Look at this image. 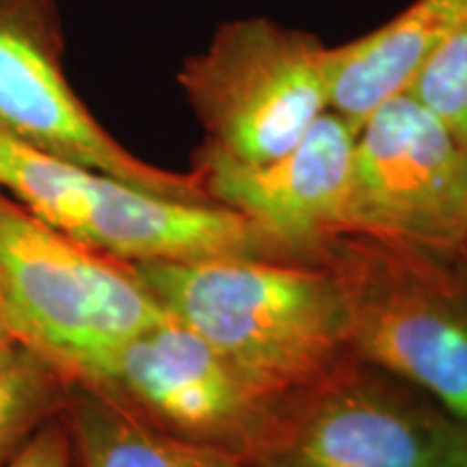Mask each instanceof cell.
Wrapping results in <instances>:
<instances>
[{
	"label": "cell",
	"instance_id": "cell-15",
	"mask_svg": "<svg viewBox=\"0 0 467 467\" xmlns=\"http://www.w3.org/2000/svg\"><path fill=\"white\" fill-rule=\"evenodd\" d=\"M5 467H76L72 440L63 413L42 426Z\"/></svg>",
	"mask_w": 467,
	"mask_h": 467
},
{
	"label": "cell",
	"instance_id": "cell-7",
	"mask_svg": "<svg viewBox=\"0 0 467 467\" xmlns=\"http://www.w3.org/2000/svg\"><path fill=\"white\" fill-rule=\"evenodd\" d=\"M167 433L210 443L251 467L277 411L200 334L167 317L115 348L87 381Z\"/></svg>",
	"mask_w": 467,
	"mask_h": 467
},
{
	"label": "cell",
	"instance_id": "cell-9",
	"mask_svg": "<svg viewBox=\"0 0 467 467\" xmlns=\"http://www.w3.org/2000/svg\"><path fill=\"white\" fill-rule=\"evenodd\" d=\"M459 429L340 368L282 402L251 467H448Z\"/></svg>",
	"mask_w": 467,
	"mask_h": 467
},
{
	"label": "cell",
	"instance_id": "cell-16",
	"mask_svg": "<svg viewBox=\"0 0 467 467\" xmlns=\"http://www.w3.org/2000/svg\"><path fill=\"white\" fill-rule=\"evenodd\" d=\"M20 348H22V344L17 342V337L11 334L7 327L0 323V366L7 364V361L14 358Z\"/></svg>",
	"mask_w": 467,
	"mask_h": 467
},
{
	"label": "cell",
	"instance_id": "cell-14",
	"mask_svg": "<svg viewBox=\"0 0 467 467\" xmlns=\"http://www.w3.org/2000/svg\"><path fill=\"white\" fill-rule=\"evenodd\" d=\"M467 150V25L441 42L405 91Z\"/></svg>",
	"mask_w": 467,
	"mask_h": 467
},
{
	"label": "cell",
	"instance_id": "cell-10",
	"mask_svg": "<svg viewBox=\"0 0 467 467\" xmlns=\"http://www.w3.org/2000/svg\"><path fill=\"white\" fill-rule=\"evenodd\" d=\"M355 134L327 110L277 159L247 165L195 154L191 171L214 206L249 219L285 251L314 249L344 230Z\"/></svg>",
	"mask_w": 467,
	"mask_h": 467
},
{
	"label": "cell",
	"instance_id": "cell-6",
	"mask_svg": "<svg viewBox=\"0 0 467 467\" xmlns=\"http://www.w3.org/2000/svg\"><path fill=\"white\" fill-rule=\"evenodd\" d=\"M0 132L156 195L213 203L192 171L143 161L80 100L66 74L57 0H0Z\"/></svg>",
	"mask_w": 467,
	"mask_h": 467
},
{
	"label": "cell",
	"instance_id": "cell-4",
	"mask_svg": "<svg viewBox=\"0 0 467 467\" xmlns=\"http://www.w3.org/2000/svg\"><path fill=\"white\" fill-rule=\"evenodd\" d=\"M327 50L268 17L221 25L175 74L203 128L197 156L255 165L295 148L329 110Z\"/></svg>",
	"mask_w": 467,
	"mask_h": 467
},
{
	"label": "cell",
	"instance_id": "cell-13",
	"mask_svg": "<svg viewBox=\"0 0 467 467\" xmlns=\"http://www.w3.org/2000/svg\"><path fill=\"white\" fill-rule=\"evenodd\" d=\"M69 377L48 358L22 347L0 366V467L66 409Z\"/></svg>",
	"mask_w": 467,
	"mask_h": 467
},
{
	"label": "cell",
	"instance_id": "cell-5",
	"mask_svg": "<svg viewBox=\"0 0 467 467\" xmlns=\"http://www.w3.org/2000/svg\"><path fill=\"white\" fill-rule=\"evenodd\" d=\"M342 232L435 254L467 247V150L409 93L355 134Z\"/></svg>",
	"mask_w": 467,
	"mask_h": 467
},
{
	"label": "cell",
	"instance_id": "cell-1",
	"mask_svg": "<svg viewBox=\"0 0 467 467\" xmlns=\"http://www.w3.org/2000/svg\"><path fill=\"white\" fill-rule=\"evenodd\" d=\"M130 265L169 317L200 334L273 405L323 383L353 350L347 296L331 266L282 258Z\"/></svg>",
	"mask_w": 467,
	"mask_h": 467
},
{
	"label": "cell",
	"instance_id": "cell-2",
	"mask_svg": "<svg viewBox=\"0 0 467 467\" xmlns=\"http://www.w3.org/2000/svg\"><path fill=\"white\" fill-rule=\"evenodd\" d=\"M165 317L130 262L76 241L0 189V323L22 347L87 381Z\"/></svg>",
	"mask_w": 467,
	"mask_h": 467
},
{
	"label": "cell",
	"instance_id": "cell-17",
	"mask_svg": "<svg viewBox=\"0 0 467 467\" xmlns=\"http://www.w3.org/2000/svg\"><path fill=\"white\" fill-rule=\"evenodd\" d=\"M448 467H467V422H461L457 443H454V451Z\"/></svg>",
	"mask_w": 467,
	"mask_h": 467
},
{
	"label": "cell",
	"instance_id": "cell-3",
	"mask_svg": "<svg viewBox=\"0 0 467 467\" xmlns=\"http://www.w3.org/2000/svg\"><path fill=\"white\" fill-rule=\"evenodd\" d=\"M0 189L76 241L124 262L282 258L268 234L234 210L173 200L58 159L0 132Z\"/></svg>",
	"mask_w": 467,
	"mask_h": 467
},
{
	"label": "cell",
	"instance_id": "cell-11",
	"mask_svg": "<svg viewBox=\"0 0 467 467\" xmlns=\"http://www.w3.org/2000/svg\"><path fill=\"white\" fill-rule=\"evenodd\" d=\"M467 25V0H413L375 31L327 50L329 110L358 132L409 89L433 52Z\"/></svg>",
	"mask_w": 467,
	"mask_h": 467
},
{
	"label": "cell",
	"instance_id": "cell-8",
	"mask_svg": "<svg viewBox=\"0 0 467 467\" xmlns=\"http://www.w3.org/2000/svg\"><path fill=\"white\" fill-rule=\"evenodd\" d=\"M329 266L347 296L353 350L467 422V301L437 273H405L385 255L347 254Z\"/></svg>",
	"mask_w": 467,
	"mask_h": 467
},
{
	"label": "cell",
	"instance_id": "cell-12",
	"mask_svg": "<svg viewBox=\"0 0 467 467\" xmlns=\"http://www.w3.org/2000/svg\"><path fill=\"white\" fill-rule=\"evenodd\" d=\"M63 420L76 467H249L223 448L167 433L80 381L69 383Z\"/></svg>",
	"mask_w": 467,
	"mask_h": 467
}]
</instances>
